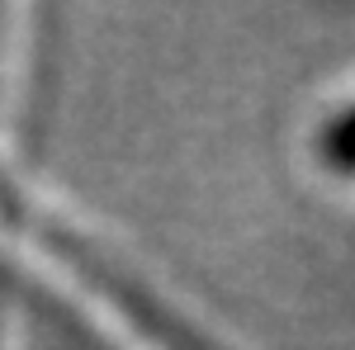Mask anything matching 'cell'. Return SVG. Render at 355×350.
Here are the masks:
<instances>
[{
	"label": "cell",
	"mask_w": 355,
	"mask_h": 350,
	"mask_svg": "<svg viewBox=\"0 0 355 350\" xmlns=\"http://www.w3.org/2000/svg\"><path fill=\"white\" fill-rule=\"evenodd\" d=\"M331 161H341V166H355V114L331 133Z\"/></svg>",
	"instance_id": "cell-1"
}]
</instances>
